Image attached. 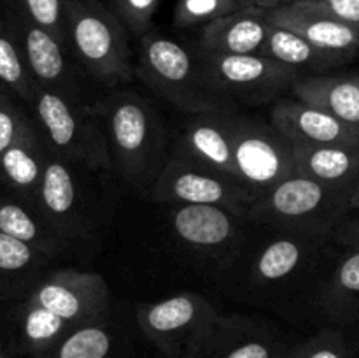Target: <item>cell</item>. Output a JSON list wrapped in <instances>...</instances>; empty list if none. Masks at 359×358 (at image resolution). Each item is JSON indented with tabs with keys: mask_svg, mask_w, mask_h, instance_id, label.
<instances>
[{
	"mask_svg": "<svg viewBox=\"0 0 359 358\" xmlns=\"http://www.w3.org/2000/svg\"><path fill=\"white\" fill-rule=\"evenodd\" d=\"M91 111L104 125L121 179L146 193L168 160L167 130L158 112L133 91H116Z\"/></svg>",
	"mask_w": 359,
	"mask_h": 358,
	"instance_id": "6da1fadb",
	"label": "cell"
},
{
	"mask_svg": "<svg viewBox=\"0 0 359 358\" xmlns=\"http://www.w3.org/2000/svg\"><path fill=\"white\" fill-rule=\"evenodd\" d=\"M353 190L337 188L300 174H291L259 193L248 221L283 232L332 235L351 209Z\"/></svg>",
	"mask_w": 359,
	"mask_h": 358,
	"instance_id": "7a4b0ae2",
	"label": "cell"
},
{
	"mask_svg": "<svg viewBox=\"0 0 359 358\" xmlns=\"http://www.w3.org/2000/svg\"><path fill=\"white\" fill-rule=\"evenodd\" d=\"M67 48L102 84L130 83L135 74L128 30L104 0H67Z\"/></svg>",
	"mask_w": 359,
	"mask_h": 358,
	"instance_id": "3957f363",
	"label": "cell"
},
{
	"mask_svg": "<svg viewBox=\"0 0 359 358\" xmlns=\"http://www.w3.org/2000/svg\"><path fill=\"white\" fill-rule=\"evenodd\" d=\"M135 72L163 100L188 114L233 112L235 109V102L207 86L191 53L156 30L139 39V65Z\"/></svg>",
	"mask_w": 359,
	"mask_h": 358,
	"instance_id": "277c9868",
	"label": "cell"
},
{
	"mask_svg": "<svg viewBox=\"0 0 359 358\" xmlns=\"http://www.w3.org/2000/svg\"><path fill=\"white\" fill-rule=\"evenodd\" d=\"M32 114L49 150L63 160L90 171L112 168L107 133L91 107L37 88L30 102Z\"/></svg>",
	"mask_w": 359,
	"mask_h": 358,
	"instance_id": "5b68a950",
	"label": "cell"
},
{
	"mask_svg": "<svg viewBox=\"0 0 359 358\" xmlns=\"http://www.w3.org/2000/svg\"><path fill=\"white\" fill-rule=\"evenodd\" d=\"M217 311L195 291H181L137 307L144 333L167 358H200L216 325Z\"/></svg>",
	"mask_w": 359,
	"mask_h": 358,
	"instance_id": "8992f818",
	"label": "cell"
},
{
	"mask_svg": "<svg viewBox=\"0 0 359 358\" xmlns=\"http://www.w3.org/2000/svg\"><path fill=\"white\" fill-rule=\"evenodd\" d=\"M146 197L151 202L170 206H217L237 216L248 218L258 195L231 175L172 153L156 181L146 192Z\"/></svg>",
	"mask_w": 359,
	"mask_h": 358,
	"instance_id": "52a82bcc",
	"label": "cell"
},
{
	"mask_svg": "<svg viewBox=\"0 0 359 358\" xmlns=\"http://www.w3.org/2000/svg\"><path fill=\"white\" fill-rule=\"evenodd\" d=\"M198 69L207 86L228 100L265 104L291 90L300 72L263 55H207L200 53Z\"/></svg>",
	"mask_w": 359,
	"mask_h": 358,
	"instance_id": "ba28073f",
	"label": "cell"
},
{
	"mask_svg": "<svg viewBox=\"0 0 359 358\" xmlns=\"http://www.w3.org/2000/svg\"><path fill=\"white\" fill-rule=\"evenodd\" d=\"M228 123L238 181L256 195L294 174L293 144L272 123L235 112Z\"/></svg>",
	"mask_w": 359,
	"mask_h": 358,
	"instance_id": "9c48e42d",
	"label": "cell"
},
{
	"mask_svg": "<svg viewBox=\"0 0 359 358\" xmlns=\"http://www.w3.org/2000/svg\"><path fill=\"white\" fill-rule=\"evenodd\" d=\"M0 11L20 41L35 83L69 98L74 104H83L81 86L76 77V69L70 62L69 48L51 32L35 25L11 0H2Z\"/></svg>",
	"mask_w": 359,
	"mask_h": 358,
	"instance_id": "30bf717a",
	"label": "cell"
},
{
	"mask_svg": "<svg viewBox=\"0 0 359 358\" xmlns=\"http://www.w3.org/2000/svg\"><path fill=\"white\" fill-rule=\"evenodd\" d=\"M23 300L81 326L105 321L111 309V291L100 274L62 269L42 276Z\"/></svg>",
	"mask_w": 359,
	"mask_h": 358,
	"instance_id": "8fae6325",
	"label": "cell"
},
{
	"mask_svg": "<svg viewBox=\"0 0 359 358\" xmlns=\"http://www.w3.org/2000/svg\"><path fill=\"white\" fill-rule=\"evenodd\" d=\"M168 221L182 246L198 255L223 260L237 248L242 223L248 220L217 206L175 204Z\"/></svg>",
	"mask_w": 359,
	"mask_h": 358,
	"instance_id": "7c38bea8",
	"label": "cell"
},
{
	"mask_svg": "<svg viewBox=\"0 0 359 358\" xmlns=\"http://www.w3.org/2000/svg\"><path fill=\"white\" fill-rule=\"evenodd\" d=\"M266 21L294 32L325 51L353 60L359 53V27L344 23L305 0L265 13Z\"/></svg>",
	"mask_w": 359,
	"mask_h": 358,
	"instance_id": "4fadbf2b",
	"label": "cell"
},
{
	"mask_svg": "<svg viewBox=\"0 0 359 358\" xmlns=\"http://www.w3.org/2000/svg\"><path fill=\"white\" fill-rule=\"evenodd\" d=\"M270 123L293 146L359 144V128L298 98H280L270 109Z\"/></svg>",
	"mask_w": 359,
	"mask_h": 358,
	"instance_id": "5bb4252c",
	"label": "cell"
},
{
	"mask_svg": "<svg viewBox=\"0 0 359 358\" xmlns=\"http://www.w3.org/2000/svg\"><path fill=\"white\" fill-rule=\"evenodd\" d=\"M74 167L51 151L35 204L42 216L67 239L79 237L86 230L83 197Z\"/></svg>",
	"mask_w": 359,
	"mask_h": 358,
	"instance_id": "9a60e30c",
	"label": "cell"
},
{
	"mask_svg": "<svg viewBox=\"0 0 359 358\" xmlns=\"http://www.w3.org/2000/svg\"><path fill=\"white\" fill-rule=\"evenodd\" d=\"M230 112H202L186 121L174 153L238 179L231 150Z\"/></svg>",
	"mask_w": 359,
	"mask_h": 358,
	"instance_id": "2e32d148",
	"label": "cell"
},
{
	"mask_svg": "<svg viewBox=\"0 0 359 358\" xmlns=\"http://www.w3.org/2000/svg\"><path fill=\"white\" fill-rule=\"evenodd\" d=\"M49 154L51 150L35 123L0 154V181L7 192L35 207Z\"/></svg>",
	"mask_w": 359,
	"mask_h": 358,
	"instance_id": "e0dca14e",
	"label": "cell"
},
{
	"mask_svg": "<svg viewBox=\"0 0 359 358\" xmlns=\"http://www.w3.org/2000/svg\"><path fill=\"white\" fill-rule=\"evenodd\" d=\"M270 23L263 11L241 7L205 25L200 34V53L207 55H259Z\"/></svg>",
	"mask_w": 359,
	"mask_h": 358,
	"instance_id": "ac0fdd59",
	"label": "cell"
},
{
	"mask_svg": "<svg viewBox=\"0 0 359 358\" xmlns=\"http://www.w3.org/2000/svg\"><path fill=\"white\" fill-rule=\"evenodd\" d=\"M323 237L287 232V235L270 239L252 260L251 281L255 284H277L291 279L307 267Z\"/></svg>",
	"mask_w": 359,
	"mask_h": 358,
	"instance_id": "d6986e66",
	"label": "cell"
},
{
	"mask_svg": "<svg viewBox=\"0 0 359 358\" xmlns=\"http://www.w3.org/2000/svg\"><path fill=\"white\" fill-rule=\"evenodd\" d=\"M294 174L337 188H356L359 183V144L293 146Z\"/></svg>",
	"mask_w": 359,
	"mask_h": 358,
	"instance_id": "ffe728a7",
	"label": "cell"
},
{
	"mask_svg": "<svg viewBox=\"0 0 359 358\" xmlns=\"http://www.w3.org/2000/svg\"><path fill=\"white\" fill-rule=\"evenodd\" d=\"M294 98L359 128V76L309 74L291 86Z\"/></svg>",
	"mask_w": 359,
	"mask_h": 358,
	"instance_id": "44dd1931",
	"label": "cell"
},
{
	"mask_svg": "<svg viewBox=\"0 0 359 358\" xmlns=\"http://www.w3.org/2000/svg\"><path fill=\"white\" fill-rule=\"evenodd\" d=\"M0 232L32 246L51 260L65 251L70 241L42 216L37 207L11 193H0Z\"/></svg>",
	"mask_w": 359,
	"mask_h": 358,
	"instance_id": "7402d4cb",
	"label": "cell"
},
{
	"mask_svg": "<svg viewBox=\"0 0 359 358\" xmlns=\"http://www.w3.org/2000/svg\"><path fill=\"white\" fill-rule=\"evenodd\" d=\"M49 260L32 246L0 232V300L27 297Z\"/></svg>",
	"mask_w": 359,
	"mask_h": 358,
	"instance_id": "603a6c76",
	"label": "cell"
},
{
	"mask_svg": "<svg viewBox=\"0 0 359 358\" xmlns=\"http://www.w3.org/2000/svg\"><path fill=\"white\" fill-rule=\"evenodd\" d=\"M259 55L276 60V62L291 67L298 72L300 70H311L314 74L326 72V70L335 69V67L349 62L342 56L318 48V46L305 41L304 37H300L294 32L276 27V25H270L269 35H266L265 44H263Z\"/></svg>",
	"mask_w": 359,
	"mask_h": 358,
	"instance_id": "cb8c5ba5",
	"label": "cell"
},
{
	"mask_svg": "<svg viewBox=\"0 0 359 358\" xmlns=\"http://www.w3.org/2000/svg\"><path fill=\"white\" fill-rule=\"evenodd\" d=\"M202 357L273 358L272 347L256 333L255 325L241 316H219Z\"/></svg>",
	"mask_w": 359,
	"mask_h": 358,
	"instance_id": "d4e9b609",
	"label": "cell"
},
{
	"mask_svg": "<svg viewBox=\"0 0 359 358\" xmlns=\"http://www.w3.org/2000/svg\"><path fill=\"white\" fill-rule=\"evenodd\" d=\"M321 305L333 321H359V249L339 260L321 291Z\"/></svg>",
	"mask_w": 359,
	"mask_h": 358,
	"instance_id": "484cf974",
	"label": "cell"
},
{
	"mask_svg": "<svg viewBox=\"0 0 359 358\" xmlns=\"http://www.w3.org/2000/svg\"><path fill=\"white\" fill-rule=\"evenodd\" d=\"M18 326L20 336L28 351L42 357L51 351L60 340L69 336L76 325L41 305L21 300L18 309Z\"/></svg>",
	"mask_w": 359,
	"mask_h": 358,
	"instance_id": "4316f807",
	"label": "cell"
},
{
	"mask_svg": "<svg viewBox=\"0 0 359 358\" xmlns=\"http://www.w3.org/2000/svg\"><path fill=\"white\" fill-rule=\"evenodd\" d=\"M0 86L6 88L20 100L27 102L28 105L34 100V95L39 88L28 69L20 41L2 11H0Z\"/></svg>",
	"mask_w": 359,
	"mask_h": 358,
	"instance_id": "83f0119b",
	"label": "cell"
},
{
	"mask_svg": "<svg viewBox=\"0 0 359 358\" xmlns=\"http://www.w3.org/2000/svg\"><path fill=\"white\" fill-rule=\"evenodd\" d=\"M111 346L112 336L105 321L88 323L74 329L41 358H105Z\"/></svg>",
	"mask_w": 359,
	"mask_h": 358,
	"instance_id": "f1b7e54d",
	"label": "cell"
},
{
	"mask_svg": "<svg viewBox=\"0 0 359 358\" xmlns=\"http://www.w3.org/2000/svg\"><path fill=\"white\" fill-rule=\"evenodd\" d=\"M241 7V0H177L174 7V25L177 28H203Z\"/></svg>",
	"mask_w": 359,
	"mask_h": 358,
	"instance_id": "f546056e",
	"label": "cell"
},
{
	"mask_svg": "<svg viewBox=\"0 0 359 358\" xmlns=\"http://www.w3.org/2000/svg\"><path fill=\"white\" fill-rule=\"evenodd\" d=\"M35 25L67 46V0H11Z\"/></svg>",
	"mask_w": 359,
	"mask_h": 358,
	"instance_id": "4dcf8cb0",
	"label": "cell"
},
{
	"mask_svg": "<svg viewBox=\"0 0 359 358\" xmlns=\"http://www.w3.org/2000/svg\"><path fill=\"white\" fill-rule=\"evenodd\" d=\"M18 100L20 98L0 86V154L35 125L34 116H28Z\"/></svg>",
	"mask_w": 359,
	"mask_h": 358,
	"instance_id": "1f68e13d",
	"label": "cell"
},
{
	"mask_svg": "<svg viewBox=\"0 0 359 358\" xmlns=\"http://www.w3.org/2000/svg\"><path fill=\"white\" fill-rule=\"evenodd\" d=\"M112 13L121 20L130 35L142 39L153 28L160 0H107Z\"/></svg>",
	"mask_w": 359,
	"mask_h": 358,
	"instance_id": "d6a6232c",
	"label": "cell"
},
{
	"mask_svg": "<svg viewBox=\"0 0 359 358\" xmlns=\"http://www.w3.org/2000/svg\"><path fill=\"white\" fill-rule=\"evenodd\" d=\"M293 358H347L346 343L337 332H323L305 344Z\"/></svg>",
	"mask_w": 359,
	"mask_h": 358,
	"instance_id": "836d02e7",
	"label": "cell"
},
{
	"mask_svg": "<svg viewBox=\"0 0 359 358\" xmlns=\"http://www.w3.org/2000/svg\"><path fill=\"white\" fill-rule=\"evenodd\" d=\"M323 13L344 21V23L359 27V0H305Z\"/></svg>",
	"mask_w": 359,
	"mask_h": 358,
	"instance_id": "e575fe53",
	"label": "cell"
},
{
	"mask_svg": "<svg viewBox=\"0 0 359 358\" xmlns=\"http://www.w3.org/2000/svg\"><path fill=\"white\" fill-rule=\"evenodd\" d=\"M332 235L347 249H359V218H351V220L344 218Z\"/></svg>",
	"mask_w": 359,
	"mask_h": 358,
	"instance_id": "d590c367",
	"label": "cell"
},
{
	"mask_svg": "<svg viewBox=\"0 0 359 358\" xmlns=\"http://www.w3.org/2000/svg\"><path fill=\"white\" fill-rule=\"evenodd\" d=\"M294 2H298V0H241L242 7H252V9H259L263 13H269V11L279 9V7L290 6Z\"/></svg>",
	"mask_w": 359,
	"mask_h": 358,
	"instance_id": "8d00e7d4",
	"label": "cell"
},
{
	"mask_svg": "<svg viewBox=\"0 0 359 358\" xmlns=\"http://www.w3.org/2000/svg\"><path fill=\"white\" fill-rule=\"evenodd\" d=\"M351 209L359 213V183L356 185V188H354L353 195H351Z\"/></svg>",
	"mask_w": 359,
	"mask_h": 358,
	"instance_id": "74e56055",
	"label": "cell"
},
{
	"mask_svg": "<svg viewBox=\"0 0 359 358\" xmlns=\"http://www.w3.org/2000/svg\"><path fill=\"white\" fill-rule=\"evenodd\" d=\"M0 358H7V357H6V354H4V353H2V351H0Z\"/></svg>",
	"mask_w": 359,
	"mask_h": 358,
	"instance_id": "f35d334b",
	"label": "cell"
},
{
	"mask_svg": "<svg viewBox=\"0 0 359 358\" xmlns=\"http://www.w3.org/2000/svg\"><path fill=\"white\" fill-rule=\"evenodd\" d=\"M104 2H107V0H104Z\"/></svg>",
	"mask_w": 359,
	"mask_h": 358,
	"instance_id": "ab89813d",
	"label": "cell"
}]
</instances>
